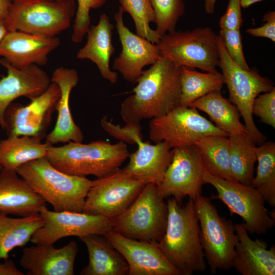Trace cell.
I'll list each match as a JSON object with an SVG mask.
<instances>
[{
  "mask_svg": "<svg viewBox=\"0 0 275 275\" xmlns=\"http://www.w3.org/2000/svg\"><path fill=\"white\" fill-rule=\"evenodd\" d=\"M60 96L59 86L51 81L47 89L30 100L29 104L11 103L4 114L8 136H31L41 140L46 137Z\"/></svg>",
  "mask_w": 275,
  "mask_h": 275,
  "instance_id": "cell-13",
  "label": "cell"
},
{
  "mask_svg": "<svg viewBox=\"0 0 275 275\" xmlns=\"http://www.w3.org/2000/svg\"><path fill=\"white\" fill-rule=\"evenodd\" d=\"M16 172L54 211L82 212L92 180L61 171L46 157L27 162Z\"/></svg>",
  "mask_w": 275,
  "mask_h": 275,
  "instance_id": "cell-3",
  "label": "cell"
},
{
  "mask_svg": "<svg viewBox=\"0 0 275 275\" xmlns=\"http://www.w3.org/2000/svg\"><path fill=\"white\" fill-rule=\"evenodd\" d=\"M167 204V225L158 247L181 275L205 271L206 260L195 200L189 198L183 205L172 197Z\"/></svg>",
  "mask_w": 275,
  "mask_h": 275,
  "instance_id": "cell-2",
  "label": "cell"
},
{
  "mask_svg": "<svg viewBox=\"0 0 275 275\" xmlns=\"http://www.w3.org/2000/svg\"><path fill=\"white\" fill-rule=\"evenodd\" d=\"M74 0H12L5 23L8 31L56 36L71 25Z\"/></svg>",
  "mask_w": 275,
  "mask_h": 275,
  "instance_id": "cell-6",
  "label": "cell"
},
{
  "mask_svg": "<svg viewBox=\"0 0 275 275\" xmlns=\"http://www.w3.org/2000/svg\"><path fill=\"white\" fill-rule=\"evenodd\" d=\"M218 35L209 27L174 31L162 36L157 45L161 56L179 67L218 73Z\"/></svg>",
  "mask_w": 275,
  "mask_h": 275,
  "instance_id": "cell-8",
  "label": "cell"
},
{
  "mask_svg": "<svg viewBox=\"0 0 275 275\" xmlns=\"http://www.w3.org/2000/svg\"><path fill=\"white\" fill-rule=\"evenodd\" d=\"M124 12L131 16L137 35L154 44H158L161 37L150 26L155 21V14L150 0H118Z\"/></svg>",
  "mask_w": 275,
  "mask_h": 275,
  "instance_id": "cell-34",
  "label": "cell"
},
{
  "mask_svg": "<svg viewBox=\"0 0 275 275\" xmlns=\"http://www.w3.org/2000/svg\"><path fill=\"white\" fill-rule=\"evenodd\" d=\"M41 141L24 135L8 136L0 140V165L3 169L16 171L27 162L46 157L51 145Z\"/></svg>",
  "mask_w": 275,
  "mask_h": 275,
  "instance_id": "cell-28",
  "label": "cell"
},
{
  "mask_svg": "<svg viewBox=\"0 0 275 275\" xmlns=\"http://www.w3.org/2000/svg\"><path fill=\"white\" fill-rule=\"evenodd\" d=\"M103 130L116 139L129 144H136L143 141L142 128L140 123H128L123 127L116 125L104 116L100 121Z\"/></svg>",
  "mask_w": 275,
  "mask_h": 275,
  "instance_id": "cell-37",
  "label": "cell"
},
{
  "mask_svg": "<svg viewBox=\"0 0 275 275\" xmlns=\"http://www.w3.org/2000/svg\"><path fill=\"white\" fill-rule=\"evenodd\" d=\"M238 241L232 267L242 275H274L275 245L257 238L252 239L243 223L235 224Z\"/></svg>",
  "mask_w": 275,
  "mask_h": 275,
  "instance_id": "cell-21",
  "label": "cell"
},
{
  "mask_svg": "<svg viewBox=\"0 0 275 275\" xmlns=\"http://www.w3.org/2000/svg\"><path fill=\"white\" fill-rule=\"evenodd\" d=\"M209 135L229 136L196 108L178 105L166 114L150 120L149 135L155 143L164 142L171 148L194 144Z\"/></svg>",
  "mask_w": 275,
  "mask_h": 275,
  "instance_id": "cell-11",
  "label": "cell"
},
{
  "mask_svg": "<svg viewBox=\"0 0 275 275\" xmlns=\"http://www.w3.org/2000/svg\"><path fill=\"white\" fill-rule=\"evenodd\" d=\"M181 67L161 56L136 81L133 94L125 98L120 115L125 122L140 123L161 117L178 106L181 96Z\"/></svg>",
  "mask_w": 275,
  "mask_h": 275,
  "instance_id": "cell-1",
  "label": "cell"
},
{
  "mask_svg": "<svg viewBox=\"0 0 275 275\" xmlns=\"http://www.w3.org/2000/svg\"><path fill=\"white\" fill-rule=\"evenodd\" d=\"M56 36L21 31H8L0 43V57L21 68L32 64H46L49 54L60 45Z\"/></svg>",
  "mask_w": 275,
  "mask_h": 275,
  "instance_id": "cell-19",
  "label": "cell"
},
{
  "mask_svg": "<svg viewBox=\"0 0 275 275\" xmlns=\"http://www.w3.org/2000/svg\"><path fill=\"white\" fill-rule=\"evenodd\" d=\"M11 4L10 0H0V20L6 18Z\"/></svg>",
  "mask_w": 275,
  "mask_h": 275,
  "instance_id": "cell-43",
  "label": "cell"
},
{
  "mask_svg": "<svg viewBox=\"0 0 275 275\" xmlns=\"http://www.w3.org/2000/svg\"><path fill=\"white\" fill-rule=\"evenodd\" d=\"M200 225L201 243L210 273L227 270L238 241L235 224L230 219L221 216L211 200L201 196L195 200Z\"/></svg>",
  "mask_w": 275,
  "mask_h": 275,
  "instance_id": "cell-10",
  "label": "cell"
},
{
  "mask_svg": "<svg viewBox=\"0 0 275 275\" xmlns=\"http://www.w3.org/2000/svg\"><path fill=\"white\" fill-rule=\"evenodd\" d=\"M78 79L77 72L74 69L60 67L53 72L51 81L59 86L61 96L57 106L56 124L46 136L45 142L51 145L70 142L81 143L84 140L82 132L75 123L69 107L70 95Z\"/></svg>",
  "mask_w": 275,
  "mask_h": 275,
  "instance_id": "cell-23",
  "label": "cell"
},
{
  "mask_svg": "<svg viewBox=\"0 0 275 275\" xmlns=\"http://www.w3.org/2000/svg\"><path fill=\"white\" fill-rule=\"evenodd\" d=\"M216 0H204L205 9L208 14L214 13Z\"/></svg>",
  "mask_w": 275,
  "mask_h": 275,
  "instance_id": "cell-44",
  "label": "cell"
},
{
  "mask_svg": "<svg viewBox=\"0 0 275 275\" xmlns=\"http://www.w3.org/2000/svg\"><path fill=\"white\" fill-rule=\"evenodd\" d=\"M253 114L260 118L263 123L275 128V88L259 94L255 99Z\"/></svg>",
  "mask_w": 275,
  "mask_h": 275,
  "instance_id": "cell-39",
  "label": "cell"
},
{
  "mask_svg": "<svg viewBox=\"0 0 275 275\" xmlns=\"http://www.w3.org/2000/svg\"><path fill=\"white\" fill-rule=\"evenodd\" d=\"M145 184L120 168L111 175L97 178L92 181L82 212L112 219L132 203Z\"/></svg>",
  "mask_w": 275,
  "mask_h": 275,
  "instance_id": "cell-12",
  "label": "cell"
},
{
  "mask_svg": "<svg viewBox=\"0 0 275 275\" xmlns=\"http://www.w3.org/2000/svg\"><path fill=\"white\" fill-rule=\"evenodd\" d=\"M188 107L206 113L215 126L229 136L247 134L245 125L240 122L239 110L222 95L221 90L206 94L194 101Z\"/></svg>",
  "mask_w": 275,
  "mask_h": 275,
  "instance_id": "cell-27",
  "label": "cell"
},
{
  "mask_svg": "<svg viewBox=\"0 0 275 275\" xmlns=\"http://www.w3.org/2000/svg\"><path fill=\"white\" fill-rule=\"evenodd\" d=\"M265 22L261 26L246 30V33L254 37H264L275 42V11H268L263 16Z\"/></svg>",
  "mask_w": 275,
  "mask_h": 275,
  "instance_id": "cell-41",
  "label": "cell"
},
{
  "mask_svg": "<svg viewBox=\"0 0 275 275\" xmlns=\"http://www.w3.org/2000/svg\"><path fill=\"white\" fill-rule=\"evenodd\" d=\"M0 64L7 70V76L0 80V125L5 130V112L12 101L22 96L30 100L39 96L47 89L51 79L35 64L19 68L4 58Z\"/></svg>",
  "mask_w": 275,
  "mask_h": 275,
  "instance_id": "cell-18",
  "label": "cell"
},
{
  "mask_svg": "<svg viewBox=\"0 0 275 275\" xmlns=\"http://www.w3.org/2000/svg\"><path fill=\"white\" fill-rule=\"evenodd\" d=\"M218 36L232 59L242 68L250 69L243 52L240 29L221 30Z\"/></svg>",
  "mask_w": 275,
  "mask_h": 275,
  "instance_id": "cell-38",
  "label": "cell"
},
{
  "mask_svg": "<svg viewBox=\"0 0 275 275\" xmlns=\"http://www.w3.org/2000/svg\"><path fill=\"white\" fill-rule=\"evenodd\" d=\"M203 182L212 185L217 191V195H211L209 199L221 200L227 206L231 215L235 214L241 217L249 233L265 234L274 226V211H268L264 198L252 186L216 177L205 169Z\"/></svg>",
  "mask_w": 275,
  "mask_h": 275,
  "instance_id": "cell-9",
  "label": "cell"
},
{
  "mask_svg": "<svg viewBox=\"0 0 275 275\" xmlns=\"http://www.w3.org/2000/svg\"><path fill=\"white\" fill-rule=\"evenodd\" d=\"M168 213L167 204L157 185L147 183L132 203L112 218V230L128 238L157 243L164 234Z\"/></svg>",
  "mask_w": 275,
  "mask_h": 275,
  "instance_id": "cell-5",
  "label": "cell"
},
{
  "mask_svg": "<svg viewBox=\"0 0 275 275\" xmlns=\"http://www.w3.org/2000/svg\"><path fill=\"white\" fill-rule=\"evenodd\" d=\"M2 169H3L2 167L0 165V171L2 170Z\"/></svg>",
  "mask_w": 275,
  "mask_h": 275,
  "instance_id": "cell-47",
  "label": "cell"
},
{
  "mask_svg": "<svg viewBox=\"0 0 275 275\" xmlns=\"http://www.w3.org/2000/svg\"><path fill=\"white\" fill-rule=\"evenodd\" d=\"M218 45V67L222 70L224 83L229 91V100L237 107L242 117L248 136L256 145H260L266 138L254 123L253 105L259 94L274 88L273 84L256 70H246L239 66L229 55L219 36Z\"/></svg>",
  "mask_w": 275,
  "mask_h": 275,
  "instance_id": "cell-7",
  "label": "cell"
},
{
  "mask_svg": "<svg viewBox=\"0 0 275 275\" xmlns=\"http://www.w3.org/2000/svg\"><path fill=\"white\" fill-rule=\"evenodd\" d=\"M129 156L128 164L122 171L146 184L158 185L161 182L173 157V149L164 142L151 144L143 141Z\"/></svg>",
  "mask_w": 275,
  "mask_h": 275,
  "instance_id": "cell-24",
  "label": "cell"
},
{
  "mask_svg": "<svg viewBox=\"0 0 275 275\" xmlns=\"http://www.w3.org/2000/svg\"><path fill=\"white\" fill-rule=\"evenodd\" d=\"M194 144L198 148L206 171L221 179L235 180L230 166L229 136L206 135L198 139Z\"/></svg>",
  "mask_w": 275,
  "mask_h": 275,
  "instance_id": "cell-30",
  "label": "cell"
},
{
  "mask_svg": "<svg viewBox=\"0 0 275 275\" xmlns=\"http://www.w3.org/2000/svg\"><path fill=\"white\" fill-rule=\"evenodd\" d=\"M230 170L235 180L251 186L257 161L256 144L247 134L229 136Z\"/></svg>",
  "mask_w": 275,
  "mask_h": 275,
  "instance_id": "cell-31",
  "label": "cell"
},
{
  "mask_svg": "<svg viewBox=\"0 0 275 275\" xmlns=\"http://www.w3.org/2000/svg\"><path fill=\"white\" fill-rule=\"evenodd\" d=\"M10 1H12V0H10Z\"/></svg>",
  "mask_w": 275,
  "mask_h": 275,
  "instance_id": "cell-48",
  "label": "cell"
},
{
  "mask_svg": "<svg viewBox=\"0 0 275 275\" xmlns=\"http://www.w3.org/2000/svg\"><path fill=\"white\" fill-rule=\"evenodd\" d=\"M241 8L240 0H229L226 11L219 21L221 30L240 29L242 24Z\"/></svg>",
  "mask_w": 275,
  "mask_h": 275,
  "instance_id": "cell-40",
  "label": "cell"
},
{
  "mask_svg": "<svg viewBox=\"0 0 275 275\" xmlns=\"http://www.w3.org/2000/svg\"><path fill=\"white\" fill-rule=\"evenodd\" d=\"M78 6L73 24L72 41L75 43L81 42L90 26V11L102 6L106 0H76Z\"/></svg>",
  "mask_w": 275,
  "mask_h": 275,
  "instance_id": "cell-36",
  "label": "cell"
},
{
  "mask_svg": "<svg viewBox=\"0 0 275 275\" xmlns=\"http://www.w3.org/2000/svg\"><path fill=\"white\" fill-rule=\"evenodd\" d=\"M8 31L6 26L4 20H0V43L4 38Z\"/></svg>",
  "mask_w": 275,
  "mask_h": 275,
  "instance_id": "cell-45",
  "label": "cell"
},
{
  "mask_svg": "<svg viewBox=\"0 0 275 275\" xmlns=\"http://www.w3.org/2000/svg\"><path fill=\"white\" fill-rule=\"evenodd\" d=\"M103 236L125 259L128 275H181L157 243L128 238L112 230Z\"/></svg>",
  "mask_w": 275,
  "mask_h": 275,
  "instance_id": "cell-17",
  "label": "cell"
},
{
  "mask_svg": "<svg viewBox=\"0 0 275 275\" xmlns=\"http://www.w3.org/2000/svg\"><path fill=\"white\" fill-rule=\"evenodd\" d=\"M173 149L172 161L157 185L164 199L172 197L180 202L188 196L194 200L201 196L204 168L198 147L191 145Z\"/></svg>",
  "mask_w": 275,
  "mask_h": 275,
  "instance_id": "cell-14",
  "label": "cell"
},
{
  "mask_svg": "<svg viewBox=\"0 0 275 275\" xmlns=\"http://www.w3.org/2000/svg\"><path fill=\"white\" fill-rule=\"evenodd\" d=\"M92 234L79 239L86 245L89 263L80 272L81 275H127L129 267L123 256L104 237Z\"/></svg>",
  "mask_w": 275,
  "mask_h": 275,
  "instance_id": "cell-26",
  "label": "cell"
},
{
  "mask_svg": "<svg viewBox=\"0 0 275 275\" xmlns=\"http://www.w3.org/2000/svg\"><path fill=\"white\" fill-rule=\"evenodd\" d=\"M129 155L126 144L122 141L112 144L99 140L88 144L70 142L60 147L50 145L46 157L67 174L100 178L117 171Z\"/></svg>",
  "mask_w": 275,
  "mask_h": 275,
  "instance_id": "cell-4",
  "label": "cell"
},
{
  "mask_svg": "<svg viewBox=\"0 0 275 275\" xmlns=\"http://www.w3.org/2000/svg\"><path fill=\"white\" fill-rule=\"evenodd\" d=\"M44 225L33 235L34 244H54L70 236L103 235L113 229L111 218L83 212L56 211L45 208L41 212Z\"/></svg>",
  "mask_w": 275,
  "mask_h": 275,
  "instance_id": "cell-15",
  "label": "cell"
},
{
  "mask_svg": "<svg viewBox=\"0 0 275 275\" xmlns=\"http://www.w3.org/2000/svg\"><path fill=\"white\" fill-rule=\"evenodd\" d=\"M258 166L251 186L256 189L267 203L275 207V143L264 142L256 147Z\"/></svg>",
  "mask_w": 275,
  "mask_h": 275,
  "instance_id": "cell-33",
  "label": "cell"
},
{
  "mask_svg": "<svg viewBox=\"0 0 275 275\" xmlns=\"http://www.w3.org/2000/svg\"><path fill=\"white\" fill-rule=\"evenodd\" d=\"M264 0H240L241 7L246 8L252 5Z\"/></svg>",
  "mask_w": 275,
  "mask_h": 275,
  "instance_id": "cell-46",
  "label": "cell"
},
{
  "mask_svg": "<svg viewBox=\"0 0 275 275\" xmlns=\"http://www.w3.org/2000/svg\"><path fill=\"white\" fill-rule=\"evenodd\" d=\"M114 26L107 15L102 14L97 24L90 25L86 35L87 41L77 53L79 59H88L97 66L102 77L112 84L118 79L117 73L110 68V60L115 51L112 43Z\"/></svg>",
  "mask_w": 275,
  "mask_h": 275,
  "instance_id": "cell-25",
  "label": "cell"
},
{
  "mask_svg": "<svg viewBox=\"0 0 275 275\" xmlns=\"http://www.w3.org/2000/svg\"><path fill=\"white\" fill-rule=\"evenodd\" d=\"M24 273L16 267L15 263L11 260H5L0 263V275H23Z\"/></svg>",
  "mask_w": 275,
  "mask_h": 275,
  "instance_id": "cell-42",
  "label": "cell"
},
{
  "mask_svg": "<svg viewBox=\"0 0 275 275\" xmlns=\"http://www.w3.org/2000/svg\"><path fill=\"white\" fill-rule=\"evenodd\" d=\"M155 14V31L160 37L176 30L184 12L183 0H150Z\"/></svg>",
  "mask_w": 275,
  "mask_h": 275,
  "instance_id": "cell-35",
  "label": "cell"
},
{
  "mask_svg": "<svg viewBox=\"0 0 275 275\" xmlns=\"http://www.w3.org/2000/svg\"><path fill=\"white\" fill-rule=\"evenodd\" d=\"M181 96L179 105L187 106L206 94L221 90L224 84L222 74L202 72L194 68L181 67Z\"/></svg>",
  "mask_w": 275,
  "mask_h": 275,
  "instance_id": "cell-32",
  "label": "cell"
},
{
  "mask_svg": "<svg viewBox=\"0 0 275 275\" xmlns=\"http://www.w3.org/2000/svg\"><path fill=\"white\" fill-rule=\"evenodd\" d=\"M124 12L120 6L118 11L114 15L122 50L115 58L113 67L125 80L133 83L136 82L142 75L143 68L155 63L161 54L157 44L133 33L125 25Z\"/></svg>",
  "mask_w": 275,
  "mask_h": 275,
  "instance_id": "cell-16",
  "label": "cell"
},
{
  "mask_svg": "<svg viewBox=\"0 0 275 275\" xmlns=\"http://www.w3.org/2000/svg\"><path fill=\"white\" fill-rule=\"evenodd\" d=\"M78 251L74 241L60 248L53 244H35L23 249L20 264L29 275H73Z\"/></svg>",
  "mask_w": 275,
  "mask_h": 275,
  "instance_id": "cell-20",
  "label": "cell"
},
{
  "mask_svg": "<svg viewBox=\"0 0 275 275\" xmlns=\"http://www.w3.org/2000/svg\"><path fill=\"white\" fill-rule=\"evenodd\" d=\"M46 203L17 173L0 171V213L20 217L40 213Z\"/></svg>",
  "mask_w": 275,
  "mask_h": 275,
  "instance_id": "cell-22",
  "label": "cell"
},
{
  "mask_svg": "<svg viewBox=\"0 0 275 275\" xmlns=\"http://www.w3.org/2000/svg\"><path fill=\"white\" fill-rule=\"evenodd\" d=\"M43 225L40 213L19 218L0 213V260L8 259L12 250L25 245Z\"/></svg>",
  "mask_w": 275,
  "mask_h": 275,
  "instance_id": "cell-29",
  "label": "cell"
}]
</instances>
